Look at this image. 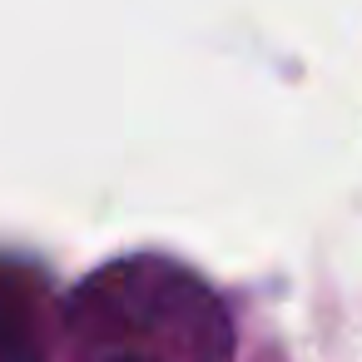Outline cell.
I'll return each mask as SVG.
<instances>
[{
	"instance_id": "1",
	"label": "cell",
	"mask_w": 362,
	"mask_h": 362,
	"mask_svg": "<svg viewBox=\"0 0 362 362\" xmlns=\"http://www.w3.org/2000/svg\"><path fill=\"white\" fill-rule=\"evenodd\" d=\"M119 362H139V357H119Z\"/></svg>"
}]
</instances>
